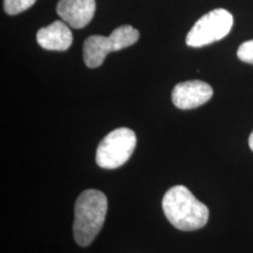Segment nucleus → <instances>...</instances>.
Masks as SVG:
<instances>
[{"instance_id": "nucleus-1", "label": "nucleus", "mask_w": 253, "mask_h": 253, "mask_svg": "<svg viewBox=\"0 0 253 253\" xmlns=\"http://www.w3.org/2000/svg\"><path fill=\"white\" fill-rule=\"evenodd\" d=\"M162 208L171 225L182 231L202 229L209 220L207 205L184 185H175L168 190L162 199Z\"/></svg>"}, {"instance_id": "nucleus-2", "label": "nucleus", "mask_w": 253, "mask_h": 253, "mask_svg": "<svg viewBox=\"0 0 253 253\" xmlns=\"http://www.w3.org/2000/svg\"><path fill=\"white\" fill-rule=\"evenodd\" d=\"M108 201L99 190L89 189L80 194L75 203L73 225L74 239L80 246H88L99 235L106 220Z\"/></svg>"}, {"instance_id": "nucleus-3", "label": "nucleus", "mask_w": 253, "mask_h": 253, "mask_svg": "<svg viewBox=\"0 0 253 253\" xmlns=\"http://www.w3.org/2000/svg\"><path fill=\"white\" fill-rule=\"evenodd\" d=\"M138 38V31L130 25L115 28L109 37L90 36L84 43V61L88 68L100 67L109 53L134 45Z\"/></svg>"}, {"instance_id": "nucleus-4", "label": "nucleus", "mask_w": 253, "mask_h": 253, "mask_svg": "<svg viewBox=\"0 0 253 253\" xmlns=\"http://www.w3.org/2000/svg\"><path fill=\"white\" fill-rule=\"evenodd\" d=\"M137 138L135 132L129 128H118L103 137L96 149L97 166L103 169H118L134 153Z\"/></svg>"}, {"instance_id": "nucleus-5", "label": "nucleus", "mask_w": 253, "mask_h": 253, "mask_svg": "<svg viewBox=\"0 0 253 253\" xmlns=\"http://www.w3.org/2000/svg\"><path fill=\"white\" fill-rule=\"evenodd\" d=\"M233 26V17L224 8H216L199 18L185 38L190 47H203L225 38Z\"/></svg>"}, {"instance_id": "nucleus-6", "label": "nucleus", "mask_w": 253, "mask_h": 253, "mask_svg": "<svg viewBox=\"0 0 253 253\" xmlns=\"http://www.w3.org/2000/svg\"><path fill=\"white\" fill-rule=\"evenodd\" d=\"M213 96V89L204 81L192 80L177 84L173 88L171 99L177 108L188 110L203 106Z\"/></svg>"}, {"instance_id": "nucleus-7", "label": "nucleus", "mask_w": 253, "mask_h": 253, "mask_svg": "<svg viewBox=\"0 0 253 253\" xmlns=\"http://www.w3.org/2000/svg\"><path fill=\"white\" fill-rule=\"evenodd\" d=\"M95 8V0H59L56 12L68 26L79 30L90 23Z\"/></svg>"}, {"instance_id": "nucleus-8", "label": "nucleus", "mask_w": 253, "mask_h": 253, "mask_svg": "<svg viewBox=\"0 0 253 253\" xmlns=\"http://www.w3.org/2000/svg\"><path fill=\"white\" fill-rule=\"evenodd\" d=\"M37 41L42 48L63 52L72 46L73 34L65 21L56 20L38 31Z\"/></svg>"}, {"instance_id": "nucleus-9", "label": "nucleus", "mask_w": 253, "mask_h": 253, "mask_svg": "<svg viewBox=\"0 0 253 253\" xmlns=\"http://www.w3.org/2000/svg\"><path fill=\"white\" fill-rule=\"evenodd\" d=\"M37 0H4L5 12L8 15H17L36 4Z\"/></svg>"}, {"instance_id": "nucleus-10", "label": "nucleus", "mask_w": 253, "mask_h": 253, "mask_svg": "<svg viewBox=\"0 0 253 253\" xmlns=\"http://www.w3.org/2000/svg\"><path fill=\"white\" fill-rule=\"evenodd\" d=\"M237 56L243 62L252 63L253 65V40L243 42L237 50Z\"/></svg>"}, {"instance_id": "nucleus-11", "label": "nucleus", "mask_w": 253, "mask_h": 253, "mask_svg": "<svg viewBox=\"0 0 253 253\" xmlns=\"http://www.w3.org/2000/svg\"><path fill=\"white\" fill-rule=\"evenodd\" d=\"M249 145H250V148H251V150L253 151V131L251 132V135H250V137H249Z\"/></svg>"}]
</instances>
